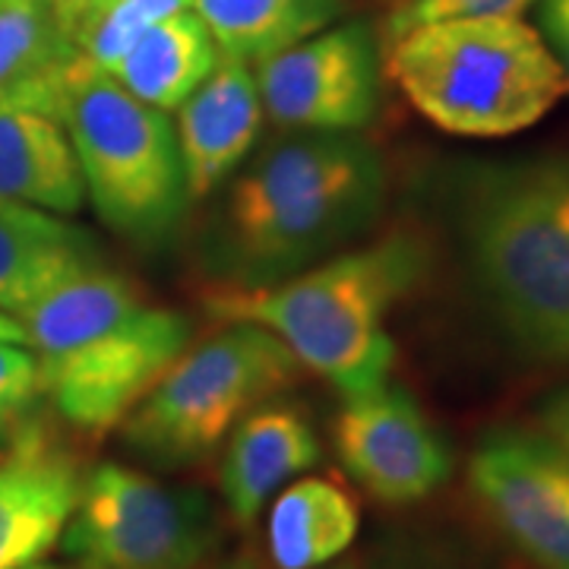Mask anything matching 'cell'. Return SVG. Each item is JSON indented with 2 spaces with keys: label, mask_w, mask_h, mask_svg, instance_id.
Returning <instances> with one entry per match:
<instances>
[{
  "label": "cell",
  "mask_w": 569,
  "mask_h": 569,
  "mask_svg": "<svg viewBox=\"0 0 569 569\" xmlns=\"http://www.w3.org/2000/svg\"><path fill=\"white\" fill-rule=\"evenodd\" d=\"M383 200L387 168L370 142L288 130L234 171L206 241V269L231 288L291 279L365 234Z\"/></svg>",
  "instance_id": "obj_1"
},
{
  "label": "cell",
  "mask_w": 569,
  "mask_h": 569,
  "mask_svg": "<svg viewBox=\"0 0 569 569\" xmlns=\"http://www.w3.org/2000/svg\"><path fill=\"white\" fill-rule=\"evenodd\" d=\"M468 282L519 355L569 367V159L475 162L449 203Z\"/></svg>",
  "instance_id": "obj_2"
},
{
  "label": "cell",
  "mask_w": 569,
  "mask_h": 569,
  "mask_svg": "<svg viewBox=\"0 0 569 569\" xmlns=\"http://www.w3.org/2000/svg\"><path fill=\"white\" fill-rule=\"evenodd\" d=\"M425 247L392 231L365 247L339 250L323 263L272 284H216L206 310L219 323L272 332L301 370L317 373L346 399L389 383L396 342L387 320L425 272Z\"/></svg>",
  "instance_id": "obj_3"
},
{
  "label": "cell",
  "mask_w": 569,
  "mask_h": 569,
  "mask_svg": "<svg viewBox=\"0 0 569 569\" xmlns=\"http://www.w3.org/2000/svg\"><path fill=\"white\" fill-rule=\"evenodd\" d=\"M20 323L39 361L41 392L89 437L121 427L193 332L181 310L149 305L137 284L104 263L44 291Z\"/></svg>",
  "instance_id": "obj_4"
},
{
  "label": "cell",
  "mask_w": 569,
  "mask_h": 569,
  "mask_svg": "<svg viewBox=\"0 0 569 569\" xmlns=\"http://www.w3.org/2000/svg\"><path fill=\"white\" fill-rule=\"evenodd\" d=\"M383 73L425 121L468 140L522 133L569 92L548 41L522 17L408 29L383 41Z\"/></svg>",
  "instance_id": "obj_5"
},
{
  "label": "cell",
  "mask_w": 569,
  "mask_h": 569,
  "mask_svg": "<svg viewBox=\"0 0 569 569\" xmlns=\"http://www.w3.org/2000/svg\"><path fill=\"white\" fill-rule=\"evenodd\" d=\"M58 118L96 216L137 244L174 234L190 206L174 121L86 61L67 73Z\"/></svg>",
  "instance_id": "obj_6"
},
{
  "label": "cell",
  "mask_w": 569,
  "mask_h": 569,
  "mask_svg": "<svg viewBox=\"0 0 569 569\" xmlns=\"http://www.w3.org/2000/svg\"><path fill=\"white\" fill-rule=\"evenodd\" d=\"M301 365L260 326L224 323L164 370L121 425L130 452L162 468L209 459L253 408L298 383Z\"/></svg>",
  "instance_id": "obj_7"
},
{
  "label": "cell",
  "mask_w": 569,
  "mask_h": 569,
  "mask_svg": "<svg viewBox=\"0 0 569 569\" xmlns=\"http://www.w3.org/2000/svg\"><path fill=\"white\" fill-rule=\"evenodd\" d=\"M61 538L70 569H206L219 526L200 490L102 462L86 471Z\"/></svg>",
  "instance_id": "obj_8"
},
{
  "label": "cell",
  "mask_w": 569,
  "mask_h": 569,
  "mask_svg": "<svg viewBox=\"0 0 569 569\" xmlns=\"http://www.w3.org/2000/svg\"><path fill=\"white\" fill-rule=\"evenodd\" d=\"M253 77L276 127L355 133L377 118L383 54L370 26L346 22L257 63Z\"/></svg>",
  "instance_id": "obj_9"
},
{
  "label": "cell",
  "mask_w": 569,
  "mask_h": 569,
  "mask_svg": "<svg viewBox=\"0 0 569 569\" xmlns=\"http://www.w3.org/2000/svg\"><path fill=\"white\" fill-rule=\"evenodd\" d=\"M490 526L538 569H569V459L545 433L500 427L468 459Z\"/></svg>",
  "instance_id": "obj_10"
},
{
  "label": "cell",
  "mask_w": 569,
  "mask_h": 569,
  "mask_svg": "<svg viewBox=\"0 0 569 569\" xmlns=\"http://www.w3.org/2000/svg\"><path fill=\"white\" fill-rule=\"evenodd\" d=\"M332 437L351 481L387 507L421 503L452 475L447 437L399 383L346 399Z\"/></svg>",
  "instance_id": "obj_11"
},
{
  "label": "cell",
  "mask_w": 569,
  "mask_h": 569,
  "mask_svg": "<svg viewBox=\"0 0 569 569\" xmlns=\"http://www.w3.org/2000/svg\"><path fill=\"white\" fill-rule=\"evenodd\" d=\"M82 481L80 456L44 427L13 433L0 456V569L32 567L61 541Z\"/></svg>",
  "instance_id": "obj_12"
},
{
  "label": "cell",
  "mask_w": 569,
  "mask_h": 569,
  "mask_svg": "<svg viewBox=\"0 0 569 569\" xmlns=\"http://www.w3.org/2000/svg\"><path fill=\"white\" fill-rule=\"evenodd\" d=\"M263 118L253 67L222 54L174 121L190 203L216 193L250 159Z\"/></svg>",
  "instance_id": "obj_13"
},
{
  "label": "cell",
  "mask_w": 569,
  "mask_h": 569,
  "mask_svg": "<svg viewBox=\"0 0 569 569\" xmlns=\"http://www.w3.org/2000/svg\"><path fill=\"white\" fill-rule=\"evenodd\" d=\"M323 459L320 437L301 408L263 402L224 440L219 488L228 516L250 526L279 490Z\"/></svg>",
  "instance_id": "obj_14"
},
{
  "label": "cell",
  "mask_w": 569,
  "mask_h": 569,
  "mask_svg": "<svg viewBox=\"0 0 569 569\" xmlns=\"http://www.w3.org/2000/svg\"><path fill=\"white\" fill-rule=\"evenodd\" d=\"M0 197L61 219L86 206L80 162L61 118L17 96H0Z\"/></svg>",
  "instance_id": "obj_15"
},
{
  "label": "cell",
  "mask_w": 569,
  "mask_h": 569,
  "mask_svg": "<svg viewBox=\"0 0 569 569\" xmlns=\"http://www.w3.org/2000/svg\"><path fill=\"white\" fill-rule=\"evenodd\" d=\"M99 247L92 238L36 206L0 197V310L17 317L63 279L89 266H99Z\"/></svg>",
  "instance_id": "obj_16"
},
{
  "label": "cell",
  "mask_w": 569,
  "mask_h": 569,
  "mask_svg": "<svg viewBox=\"0 0 569 569\" xmlns=\"http://www.w3.org/2000/svg\"><path fill=\"white\" fill-rule=\"evenodd\" d=\"M222 61V51L193 10H178L146 29L108 77L159 111H178Z\"/></svg>",
  "instance_id": "obj_17"
},
{
  "label": "cell",
  "mask_w": 569,
  "mask_h": 569,
  "mask_svg": "<svg viewBox=\"0 0 569 569\" xmlns=\"http://www.w3.org/2000/svg\"><path fill=\"white\" fill-rule=\"evenodd\" d=\"M358 526V503L339 481L301 478L269 509L266 550L276 569H320L351 548Z\"/></svg>",
  "instance_id": "obj_18"
},
{
  "label": "cell",
  "mask_w": 569,
  "mask_h": 569,
  "mask_svg": "<svg viewBox=\"0 0 569 569\" xmlns=\"http://www.w3.org/2000/svg\"><path fill=\"white\" fill-rule=\"evenodd\" d=\"M224 58L250 67L329 29L346 0H190Z\"/></svg>",
  "instance_id": "obj_19"
},
{
  "label": "cell",
  "mask_w": 569,
  "mask_h": 569,
  "mask_svg": "<svg viewBox=\"0 0 569 569\" xmlns=\"http://www.w3.org/2000/svg\"><path fill=\"white\" fill-rule=\"evenodd\" d=\"M73 61L54 0H0V96L36 89Z\"/></svg>",
  "instance_id": "obj_20"
},
{
  "label": "cell",
  "mask_w": 569,
  "mask_h": 569,
  "mask_svg": "<svg viewBox=\"0 0 569 569\" xmlns=\"http://www.w3.org/2000/svg\"><path fill=\"white\" fill-rule=\"evenodd\" d=\"M54 10L73 54L111 73L146 29L178 10H190V0H54Z\"/></svg>",
  "instance_id": "obj_21"
},
{
  "label": "cell",
  "mask_w": 569,
  "mask_h": 569,
  "mask_svg": "<svg viewBox=\"0 0 569 569\" xmlns=\"http://www.w3.org/2000/svg\"><path fill=\"white\" fill-rule=\"evenodd\" d=\"M538 0H399L383 22V41L427 22L478 20V17H522Z\"/></svg>",
  "instance_id": "obj_22"
},
{
  "label": "cell",
  "mask_w": 569,
  "mask_h": 569,
  "mask_svg": "<svg viewBox=\"0 0 569 569\" xmlns=\"http://www.w3.org/2000/svg\"><path fill=\"white\" fill-rule=\"evenodd\" d=\"M41 396L39 361L22 342H0V440L17 433L26 411Z\"/></svg>",
  "instance_id": "obj_23"
},
{
  "label": "cell",
  "mask_w": 569,
  "mask_h": 569,
  "mask_svg": "<svg viewBox=\"0 0 569 569\" xmlns=\"http://www.w3.org/2000/svg\"><path fill=\"white\" fill-rule=\"evenodd\" d=\"M538 32L569 82V0H538Z\"/></svg>",
  "instance_id": "obj_24"
},
{
  "label": "cell",
  "mask_w": 569,
  "mask_h": 569,
  "mask_svg": "<svg viewBox=\"0 0 569 569\" xmlns=\"http://www.w3.org/2000/svg\"><path fill=\"white\" fill-rule=\"evenodd\" d=\"M541 427H545V437H550L569 459V387L553 392L541 406Z\"/></svg>",
  "instance_id": "obj_25"
},
{
  "label": "cell",
  "mask_w": 569,
  "mask_h": 569,
  "mask_svg": "<svg viewBox=\"0 0 569 569\" xmlns=\"http://www.w3.org/2000/svg\"><path fill=\"white\" fill-rule=\"evenodd\" d=\"M0 342H22L26 346V329L17 317L0 310Z\"/></svg>",
  "instance_id": "obj_26"
},
{
  "label": "cell",
  "mask_w": 569,
  "mask_h": 569,
  "mask_svg": "<svg viewBox=\"0 0 569 569\" xmlns=\"http://www.w3.org/2000/svg\"><path fill=\"white\" fill-rule=\"evenodd\" d=\"M380 569H440L437 563H430V560H421V557H411V560H396V563H389V567Z\"/></svg>",
  "instance_id": "obj_27"
},
{
  "label": "cell",
  "mask_w": 569,
  "mask_h": 569,
  "mask_svg": "<svg viewBox=\"0 0 569 569\" xmlns=\"http://www.w3.org/2000/svg\"><path fill=\"white\" fill-rule=\"evenodd\" d=\"M224 569H257V567H250V563H231V567H224ZM339 569H358V567H339Z\"/></svg>",
  "instance_id": "obj_28"
},
{
  "label": "cell",
  "mask_w": 569,
  "mask_h": 569,
  "mask_svg": "<svg viewBox=\"0 0 569 569\" xmlns=\"http://www.w3.org/2000/svg\"><path fill=\"white\" fill-rule=\"evenodd\" d=\"M26 569H61V567H51V563H32V567Z\"/></svg>",
  "instance_id": "obj_29"
}]
</instances>
